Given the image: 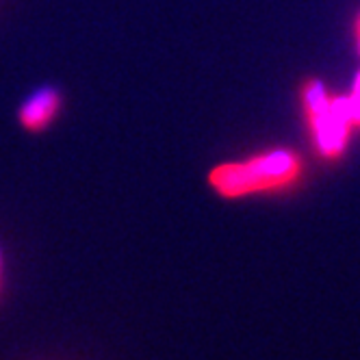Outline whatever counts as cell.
<instances>
[{
    "label": "cell",
    "instance_id": "1",
    "mask_svg": "<svg viewBox=\"0 0 360 360\" xmlns=\"http://www.w3.org/2000/svg\"><path fill=\"white\" fill-rule=\"evenodd\" d=\"M304 176V159L291 148H274L243 161L215 165L207 183L224 200H241L248 195L274 193L289 189Z\"/></svg>",
    "mask_w": 360,
    "mask_h": 360
},
{
    "label": "cell",
    "instance_id": "2",
    "mask_svg": "<svg viewBox=\"0 0 360 360\" xmlns=\"http://www.w3.org/2000/svg\"><path fill=\"white\" fill-rule=\"evenodd\" d=\"M300 100L317 152L328 161L339 159L354 126L347 96L334 98L319 79H306L300 89Z\"/></svg>",
    "mask_w": 360,
    "mask_h": 360
},
{
    "label": "cell",
    "instance_id": "3",
    "mask_svg": "<svg viewBox=\"0 0 360 360\" xmlns=\"http://www.w3.org/2000/svg\"><path fill=\"white\" fill-rule=\"evenodd\" d=\"M63 107V96L55 87H41L33 96L22 102L18 109V124L27 133H44L46 128L57 120Z\"/></svg>",
    "mask_w": 360,
    "mask_h": 360
},
{
    "label": "cell",
    "instance_id": "4",
    "mask_svg": "<svg viewBox=\"0 0 360 360\" xmlns=\"http://www.w3.org/2000/svg\"><path fill=\"white\" fill-rule=\"evenodd\" d=\"M347 105H349V113H352V122L354 126H360V74L354 83L352 94L347 96Z\"/></svg>",
    "mask_w": 360,
    "mask_h": 360
}]
</instances>
